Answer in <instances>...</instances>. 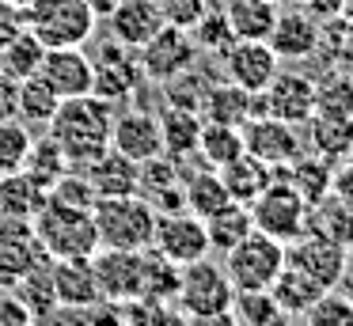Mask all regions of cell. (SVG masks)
I'll return each mask as SVG.
<instances>
[{"instance_id":"6da1fadb","label":"cell","mask_w":353,"mask_h":326,"mask_svg":"<svg viewBox=\"0 0 353 326\" xmlns=\"http://www.w3.org/2000/svg\"><path fill=\"white\" fill-rule=\"evenodd\" d=\"M110 125H114V103L99 95H77L57 103L46 133L61 144L72 171H84L110 148Z\"/></svg>"},{"instance_id":"7a4b0ae2","label":"cell","mask_w":353,"mask_h":326,"mask_svg":"<svg viewBox=\"0 0 353 326\" xmlns=\"http://www.w3.org/2000/svg\"><path fill=\"white\" fill-rule=\"evenodd\" d=\"M31 235L50 258H80L99 250V235H95L92 209H77L57 197L46 194L42 209L31 216Z\"/></svg>"},{"instance_id":"3957f363","label":"cell","mask_w":353,"mask_h":326,"mask_svg":"<svg viewBox=\"0 0 353 326\" xmlns=\"http://www.w3.org/2000/svg\"><path fill=\"white\" fill-rule=\"evenodd\" d=\"M92 220H95L99 247H114V250H145V247H152L156 212H152V205H148L145 197H137V194L95 197Z\"/></svg>"},{"instance_id":"277c9868","label":"cell","mask_w":353,"mask_h":326,"mask_svg":"<svg viewBox=\"0 0 353 326\" xmlns=\"http://www.w3.org/2000/svg\"><path fill=\"white\" fill-rule=\"evenodd\" d=\"M23 12H27V30L46 50L84 45L95 34V23H99L84 0H31Z\"/></svg>"},{"instance_id":"5b68a950","label":"cell","mask_w":353,"mask_h":326,"mask_svg":"<svg viewBox=\"0 0 353 326\" xmlns=\"http://www.w3.org/2000/svg\"><path fill=\"white\" fill-rule=\"evenodd\" d=\"M221 265L236 292H259V288L274 285V277L285 269V243L270 239L262 232H251L232 250H224Z\"/></svg>"},{"instance_id":"8992f818","label":"cell","mask_w":353,"mask_h":326,"mask_svg":"<svg viewBox=\"0 0 353 326\" xmlns=\"http://www.w3.org/2000/svg\"><path fill=\"white\" fill-rule=\"evenodd\" d=\"M247 209H251L254 232L270 235V239H277V243H292L307 232V209H312V205H307L285 179H277V171H274V182H270Z\"/></svg>"},{"instance_id":"52a82bcc","label":"cell","mask_w":353,"mask_h":326,"mask_svg":"<svg viewBox=\"0 0 353 326\" xmlns=\"http://www.w3.org/2000/svg\"><path fill=\"white\" fill-rule=\"evenodd\" d=\"M232 300H236V288H232V281H228L221 262L198 258V262L183 265V273H179V292H175V303L183 315L228 311Z\"/></svg>"},{"instance_id":"ba28073f","label":"cell","mask_w":353,"mask_h":326,"mask_svg":"<svg viewBox=\"0 0 353 326\" xmlns=\"http://www.w3.org/2000/svg\"><path fill=\"white\" fill-rule=\"evenodd\" d=\"M92 269L99 281V300H110L122 307V303L145 296V250L99 247L92 254Z\"/></svg>"},{"instance_id":"9c48e42d","label":"cell","mask_w":353,"mask_h":326,"mask_svg":"<svg viewBox=\"0 0 353 326\" xmlns=\"http://www.w3.org/2000/svg\"><path fill=\"white\" fill-rule=\"evenodd\" d=\"M198 53H201V50H198V42H194L190 30L163 23V27L137 50V61H141V72H145V80L163 83V80H171V76L194 68Z\"/></svg>"},{"instance_id":"30bf717a","label":"cell","mask_w":353,"mask_h":326,"mask_svg":"<svg viewBox=\"0 0 353 326\" xmlns=\"http://www.w3.org/2000/svg\"><path fill=\"white\" fill-rule=\"evenodd\" d=\"M285 262L307 273L312 281H319L323 288H342L345 269H350V247L327 239V235L304 232L300 239L285 243Z\"/></svg>"},{"instance_id":"8fae6325","label":"cell","mask_w":353,"mask_h":326,"mask_svg":"<svg viewBox=\"0 0 353 326\" xmlns=\"http://www.w3.org/2000/svg\"><path fill=\"white\" fill-rule=\"evenodd\" d=\"M92 68H95L92 95L107 99V103H125V99H133L137 95V83L145 80L137 50L114 42V38L99 45V53L92 57Z\"/></svg>"},{"instance_id":"7c38bea8","label":"cell","mask_w":353,"mask_h":326,"mask_svg":"<svg viewBox=\"0 0 353 326\" xmlns=\"http://www.w3.org/2000/svg\"><path fill=\"white\" fill-rule=\"evenodd\" d=\"M152 250H160V254L175 265H190V262H198V258H209L213 250H209L205 220H198L186 209L160 212V216H156V232H152Z\"/></svg>"},{"instance_id":"4fadbf2b","label":"cell","mask_w":353,"mask_h":326,"mask_svg":"<svg viewBox=\"0 0 353 326\" xmlns=\"http://www.w3.org/2000/svg\"><path fill=\"white\" fill-rule=\"evenodd\" d=\"M239 133H243V152H251L266 167H285L304 152L300 125H289V121L270 118V114H251L239 125Z\"/></svg>"},{"instance_id":"5bb4252c","label":"cell","mask_w":353,"mask_h":326,"mask_svg":"<svg viewBox=\"0 0 353 326\" xmlns=\"http://www.w3.org/2000/svg\"><path fill=\"white\" fill-rule=\"evenodd\" d=\"M221 57H224V80L243 88V91H251V95H262L266 83L274 80L277 68H281V57H277V53L270 50V42H262V38H236Z\"/></svg>"},{"instance_id":"9a60e30c","label":"cell","mask_w":353,"mask_h":326,"mask_svg":"<svg viewBox=\"0 0 353 326\" xmlns=\"http://www.w3.org/2000/svg\"><path fill=\"white\" fill-rule=\"evenodd\" d=\"M259 114L281 118L289 125H307L315 118V83L304 72H281L266 83V91L259 95Z\"/></svg>"},{"instance_id":"2e32d148","label":"cell","mask_w":353,"mask_h":326,"mask_svg":"<svg viewBox=\"0 0 353 326\" xmlns=\"http://www.w3.org/2000/svg\"><path fill=\"white\" fill-rule=\"evenodd\" d=\"M39 76L57 99H77V95H92L95 83V68L80 45H61V50H46L39 65Z\"/></svg>"},{"instance_id":"e0dca14e","label":"cell","mask_w":353,"mask_h":326,"mask_svg":"<svg viewBox=\"0 0 353 326\" xmlns=\"http://www.w3.org/2000/svg\"><path fill=\"white\" fill-rule=\"evenodd\" d=\"M183 163L171 156H152L145 159V163H137V197H145L148 205H152V212L160 216V212H179L186 209L183 205Z\"/></svg>"},{"instance_id":"ac0fdd59","label":"cell","mask_w":353,"mask_h":326,"mask_svg":"<svg viewBox=\"0 0 353 326\" xmlns=\"http://www.w3.org/2000/svg\"><path fill=\"white\" fill-rule=\"evenodd\" d=\"M110 148L122 152V156L133 159V163H145V159L160 156L163 152L160 114H152V110L114 114V125H110Z\"/></svg>"},{"instance_id":"d6986e66","label":"cell","mask_w":353,"mask_h":326,"mask_svg":"<svg viewBox=\"0 0 353 326\" xmlns=\"http://www.w3.org/2000/svg\"><path fill=\"white\" fill-rule=\"evenodd\" d=\"M266 42L281 61H304L319 50V23L307 8H285V12H277Z\"/></svg>"},{"instance_id":"ffe728a7","label":"cell","mask_w":353,"mask_h":326,"mask_svg":"<svg viewBox=\"0 0 353 326\" xmlns=\"http://www.w3.org/2000/svg\"><path fill=\"white\" fill-rule=\"evenodd\" d=\"M50 281H54L57 307H88L99 300V281L92 269V254L80 258H50Z\"/></svg>"},{"instance_id":"44dd1931","label":"cell","mask_w":353,"mask_h":326,"mask_svg":"<svg viewBox=\"0 0 353 326\" xmlns=\"http://www.w3.org/2000/svg\"><path fill=\"white\" fill-rule=\"evenodd\" d=\"M107 23H110V38L114 42L141 50L168 19H163L156 0H118V8L107 15Z\"/></svg>"},{"instance_id":"7402d4cb","label":"cell","mask_w":353,"mask_h":326,"mask_svg":"<svg viewBox=\"0 0 353 326\" xmlns=\"http://www.w3.org/2000/svg\"><path fill=\"white\" fill-rule=\"evenodd\" d=\"M259 110V95L236 88V83L221 80V83H205V95H201V121H221V125H243L251 114Z\"/></svg>"},{"instance_id":"603a6c76","label":"cell","mask_w":353,"mask_h":326,"mask_svg":"<svg viewBox=\"0 0 353 326\" xmlns=\"http://www.w3.org/2000/svg\"><path fill=\"white\" fill-rule=\"evenodd\" d=\"M50 254L31 235V224H16L8 232H0V285H16L23 273H31Z\"/></svg>"},{"instance_id":"cb8c5ba5","label":"cell","mask_w":353,"mask_h":326,"mask_svg":"<svg viewBox=\"0 0 353 326\" xmlns=\"http://www.w3.org/2000/svg\"><path fill=\"white\" fill-rule=\"evenodd\" d=\"M216 174H221L228 197L239 201V205H251L254 197L274 182V167H266L262 159H254L251 152H239L236 159H228L224 167H216Z\"/></svg>"},{"instance_id":"d4e9b609","label":"cell","mask_w":353,"mask_h":326,"mask_svg":"<svg viewBox=\"0 0 353 326\" xmlns=\"http://www.w3.org/2000/svg\"><path fill=\"white\" fill-rule=\"evenodd\" d=\"M201 114L198 110H183V106H163L160 110V133H163V156L179 159V163H186V159L198 156V136H201Z\"/></svg>"},{"instance_id":"484cf974","label":"cell","mask_w":353,"mask_h":326,"mask_svg":"<svg viewBox=\"0 0 353 326\" xmlns=\"http://www.w3.org/2000/svg\"><path fill=\"white\" fill-rule=\"evenodd\" d=\"M88 182H92L95 197H122V194H137V163L125 159L122 152L107 148L99 159L84 167Z\"/></svg>"},{"instance_id":"4316f807","label":"cell","mask_w":353,"mask_h":326,"mask_svg":"<svg viewBox=\"0 0 353 326\" xmlns=\"http://www.w3.org/2000/svg\"><path fill=\"white\" fill-rule=\"evenodd\" d=\"M50 190L39 186L27 171L0 174V216L16 220V224H31V216L42 209Z\"/></svg>"},{"instance_id":"83f0119b","label":"cell","mask_w":353,"mask_h":326,"mask_svg":"<svg viewBox=\"0 0 353 326\" xmlns=\"http://www.w3.org/2000/svg\"><path fill=\"white\" fill-rule=\"evenodd\" d=\"M285 171H289L285 182H289L307 205L323 201V197L330 194V174H334V163H330V159L315 156V152H300L292 163H285Z\"/></svg>"},{"instance_id":"f1b7e54d","label":"cell","mask_w":353,"mask_h":326,"mask_svg":"<svg viewBox=\"0 0 353 326\" xmlns=\"http://www.w3.org/2000/svg\"><path fill=\"white\" fill-rule=\"evenodd\" d=\"M323 292H330V288H323L319 281H312L307 273H300L296 265H289V262H285V269L277 273L274 285H270V296L277 300V307H281L285 315H304Z\"/></svg>"},{"instance_id":"f546056e","label":"cell","mask_w":353,"mask_h":326,"mask_svg":"<svg viewBox=\"0 0 353 326\" xmlns=\"http://www.w3.org/2000/svg\"><path fill=\"white\" fill-rule=\"evenodd\" d=\"M183 205H186V212H194L198 220H209L213 212H221L224 205H232V197H228V190H224L221 174H216L213 167H205V171L186 174Z\"/></svg>"},{"instance_id":"4dcf8cb0","label":"cell","mask_w":353,"mask_h":326,"mask_svg":"<svg viewBox=\"0 0 353 326\" xmlns=\"http://www.w3.org/2000/svg\"><path fill=\"white\" fill-rule=\"evenodd\" d=\"M281 8L274 0H228L224 4V19H228L232 34L236 38H262L266 42L270 30H274V19Z\"/></svg>"},{"instance_id":"1f68e13d","label":"cell","mask_w":353,"mask_h":326,"mask_svg":"<svg viewBox=\"0 0 353 326\" xmlns=\"http://www.w3.org/2000/svg\"><path fill=\"white\" fill-rule=\"evenodd\" d=\"M315 83V114L323 118H353V72L327 68Z\"/></svg>"},{"instance_id":"d6a6232c","label":"cell","mask_w":353,"mask_h":326,"mask_svg":"<svg viewBox=\"0 0 353 326\" xmlns=\"http://www.w3.org/2000/svg\"><path fill=\"white\" fill-rule=\"evenodd\" d=\"M254 232V220H251V209L239 201L224 205L221 212H213V216L205 220V235H209V250H216V254H224V250H232L243 235Z\"/></svg>"},{"instance_id":"836d02e7","label":"cell","mask_w":353,"mask_h":326,"mask_svg":"<svg viewBox=\"0 0 353 326\" xmlns=\"http://www.w3.org/2000/svg\"><path fill=\"white\" fill-rule=\"evenodd\" d=\"M307 141H312L315 156L334 163L345 152H353V118H323V114H315L307 121Z\"/></svg>"},{"instance_id":"e575fe53","label":"cell","mask_w":353,"mask_h":326,"mask_svg":"<svg viewBox=\"0 0 353 326\" xmlns=\"http://www.w3.org/2000/svg\"><path fill=\"white\" fill-rule=\"evenodd\" d=\"M307 232L327 235L342 247H353V209H345L334 194H327L323 201H315L307 209Z\"/></svg>"},{"instance_id":"d590c367","label":"cell","mask_w":353,"mask_h":326,"mask_svg":"<svg viewBox=\"0 0 353 326\" xmlns=\"http://www.w3.org/2000/svg\"><path fill=\"white\" fill-rule=\"evenodd\" d=\"M243 152V133L236 125H221V121H205L198 136V156L205 167H224L228 159H236Z\"/></svg>"},{"instance_id":"8d00e7d4","label":"cell","mask_w":353,"mask_h":326,"mask_svg":"<svg viewBox=\"0 0 353 326\" xmlns=\"http://www.w3.org/2000/svg\"><path fill=\"white\" fill-rule=\"evenodd\" d=\"M57 103H61V99H57L54 91L39 80V76L19 80V88H16V114H19L23 125H50Z\"/></svg>"},{"instance_id":"74e56055","label":"cell","mask_w":353,"mask_h":326,"mask_svg":"<svg viewBox=\"0 0 353 326\" xmlns=\"http://www.w3.org/2000/svg\"><path fill=\"white\" fill-rule=\"evenodd\" d=\"M23 171L31 174L39 186H54L57 179H61L65 171H72L69 167V159H65V152H61V144L54 141V136H39V141H31V152H27V163H23Z\"/></svg>"},{"instance_id":"f35d334b","label":"cell","mask_w":353,"mask_h":326,"mask_svg":"<svg viewBox=\"0 0 353 326\" xmlns=\"http://www.w3.org/2000/svg\"><path fill=\"white\" fill-rule=\"evenodd\" d=\"M16 296L23 300V307L31 311V318H50L54 315L57 300H54V281H50V258L16 281Z\"/></svg>"},{"instance_id":"ab89813d","label":"cell","mask_w":353,"mask_h":326,"mask_svg":"<svg viewBox=\"0 0 353 326\" xmlns=\"http://www.w3.org/2000/svg\"><path fill=\"white\" fill-rule=\"evenodd\" d=\"M42 57H46V45H42L31 30H23L19 38H12V42L0 50V72L12 76V80H27V76L39 72Z\"/></svg>"},{"instance_id":"60d3db41","label":"cell","mask_w":353,"mask_h":326,"mask_svg":"<svg viewBox=\"0 0 353 326\" xmlns=\"http://www.w3.org/2000/svg\"><path fill=\"white\" fill-rule=\"evenodd\" d=\"M232 315L239 318V326H285L289 323V315L277 307V300L270 296V288H259V292H236Z\"/></svg>"},{"instance_id":"b9f144b4","label":"cell","mask_w":353,"mask_h":326,"mask_svg":"<svg viewBox=\"0 0 353 326\" xmlns=\"http://www.w3.org/2000/svg\"><path fill=\"white\" fill-rule=\"evenodd\" d=\"M179 273H183V265L168 262L160 250L145 247V296L163 300V303L175 300V292H179Z\"/></svg>"},{"instance_id":"7bdbcfd3","label":"cell","mask_w":353,"mask_h":326,"mask_svg":"<svg viewBox=\"0 0 353 326\" xmlns=\"http://www.w3.org/2000/svg\"><path fill=\"white\" fill-rule=\"evenodd\" d=\"M31 141H34V136L27 133L23 121H16V118H0V174L23 171L27 152H31Z\"/></svg>"},{"instance_id":"ee69618b","label":"cell","mask_w":353,"mask_h":326,"mask_svg":"<svg viewBox=\"0 0 353 326\" xmlns=\"http://www.w3.org/2000/svg\"><path fill=\"white\" fill-rule=\"evenodd\" d=\"M300 318H304V326H353V303L345 292L330 288V292H323Z\"/></svg>"},{"instance_id":"f6af8a7d","label":"cell","mask_w":353,"mask_h":326,"mask_svg":"<svg viewBox=\"0 0 353 326\" xmlns=\"http://www.w3.org/2000/svg\"><path fill=\"white\" fill-rule=\"evenodd\" d=\"M190 34H194V42H198L201 53H224L232 42H236V34H232L224 12H216V8H209V12L201 15L198 23H194Z\"/></svg>"},{"instance_id":"bcb514c9","label":"cell","mask_w":353,"mask_h":326,"mask_svg":"<svg viewBox=\"0 0 353 326\" xmlns=\"http://www.w3.org/2000/svg\"><path fill=\"white\" fill-rule=\"evenodd\" d=\"M163 95H168L171 106H183V110H198L201 106V95H205V76L186 68V72L163 80Z\"/></svg>"},{"instance_id":"7dc6e473","label":"cell","mask_w":353,"mask_h":326,"mask_svg":"<svg viewBox=\"0 0 353 326\" xmlns=\"http://www.w3.org/2000/svg\"><path fill=\"white\" fill-rule=\"evenodd\" d=\"M50 197H57V201H65V205H77V209H92L95 205V190H92V182H88L84 171H65L61 179L50 186Z\"/></svg>"},{"instance_id":"c3c4849f","label":"cell","mask_w":353,"mask_h":326,"mask_svg":"<svg viewBox=\"0 0 353 326\" xmlns=\"http://www.w3.org/2000/svg\"><path fill=\"white\" fill-rule=\"evenodd\" d=\"M156 4H160L163 19H168L171 27H183V30H190L194 23L209 12V0H156Z\"/></svg>"},{"instance_id":"681fc988","label":"cell","mask_w":353,"mask_h":326,"mask_svg":"<svg viewBox=\"0 0 353 326\" xmlns=\"http://www.w3.org/2000/svg\"><path fill=\"white\" fill-rule=\"evenodd\" d=\"M330 194L353 209V152H345L342 159H334V174H330Z\"/></svg>"},{"instance_id":"f907efd6","label":"cell","mask_w":353,"mask_h":326,"mask_svg":"<svg viewBox=\"0 0 353 326\" xmlns=\"http://www.w3.org/2000/svg\"><path fill=\"white\" fill-rule=\"evenodd\" d=\"M23 30H27V12H23V4L0 0V50H4L12 38H19Z\"/></svg>"},{"instance_id":"816d5d0a","label":"cell","mask_w":353,"mask_h":326,"mask_svg":"<svg viewBox=\"0 0 353 326\" xmlns=\"http://www.w3.org/2000/svg\"><path fill=\"white\" fill-rule=\"evenodd\" d=\"M31 323V311L23 307L16 292H0V326H27Z\"/></svg>"},{"instance_id":"f5cc1de1","label":"cell","mask_w":353,"mask_h":326,"mask_svg":"<svg viewBox=\"0 0 353 326\" xmlns=\"http://www.w3.org/2000/svg\"><path fill=\"white\" fill-rule=\"evenodd\" d=\"M190 318V326H239V318L228 311H209V315H186Z\"/></svg>"},{"instance_id":"db71d44e","label":"cell","mask_w":353,"mask_h":326,"mask_svg":"<svg viewBox=\"0 0 353 326\" xmlns=\"http://www.w3.org/2000/svg\"><path fill=\"white\" fill-rule=\"evenodd\" d=\"M152 326H190V318H186L179 307H163V315L156 318Z\"/></svg>"},{"instance_id":"11a10c76","label":"cell","mask_w":353,"mask_h":326,"mask_svg":"<svg viewBox=\"0 0 353 326\" xmlns=\"http://www.w3.org/2000/svg\"><path fill=\"white\" fill-rule=\"evenodd\" d=\"M84 4L92 8V15H95V19H107V15L118 8V0H84Z\"/></svg>"},{"instance_id":"9f6ffc18","label":"cell","mask_w":353,"mask_h":326,"mask_svg":"<svg viewBox=\"0 0 353 326\" xmlns=\"http://www.w3.org/2000/svg\"><path fill=\"white\" fill-rule=\"evenodd\" d=\"M312 0H289V8H307Z\"/></svg>"},{"instance_id":"6f0895ef","label":"cell","mask_w":353,"mask_h":326,"mask_svg":"<svg viewBox=\"0 0 353 326\" xmlns=\"http://www.w3.org/2000/svg\"><path fill=\"white\" fill-rule=\"evenodd\" d=\"M345 285V296H350V303H353V281H342Z\"/></svg>"},{"instance_id":"680465c9","label":"cell","mask_w":353,"mask_h":326,"mask_svg":"<svg viewBox=\"0 0 353 326\" xmlns=\"http://www.w3.org/2000/svg\"><path fill=\"white\" fill-rule=\"evenodd\" d=\"M27 326H46V323H39V318H31V323H27Z\"/></svg>"},{"instance_id":"91938a15","label":"cell","mask_w":353,"mask_h":326,"mask_svg":"<svg viewBox=\"0 0 353 326\" xmlns=\"http://www.w3.org/2000/svg\"><path fill=\"white\" fill-rule=\"evenodd\" d=\"M12 4H23V8H27V4H31V0H12Z\"/></svg>"},{"instance_id":"94428289","label":"cell","mask_w":353,"mask_h":326,"mask_svg":"<svg viewBox=\"0 0 353 326\" xmlns=\"http://www.w3.org/2000/svg\"><path fill=\"white\" fill-rule=\"evenodd\" d=\"M350 250H353V247H350Z\"/></svg>"}]
</instances>
